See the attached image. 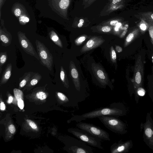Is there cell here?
<instances>
[{"instance_id": "6da1fadb", "label": "cell", "mask_w": 153, "mask_h": 153, "mask_svg": "<svg viewBox=\"0 0 153 153\" xmlns=\"http://www.w3.org/2000/svg\"><path fill=\"white\" fill-rule=\"evenodd\" d=\"M126 110L123 104L121 102H114L109 106L102 107L81 115H74L69 120L79 122L87 119L97 118L102 116H112L119 117L125 116Z\"/></svg>"}, {"instance_id": "7a4b0ae2", "label": "cell", "mask_w": 153, "mask_h": 153, "mask_svg": "<svg viewBox=\"0 0 153 153\" xmlns=\"http://www.w3.org/2000/svg\"><path fill=\"white\" fill-rule=\"evenodd\" d=\"M97 118L105 127L113 132L121 134L127 132L126 124L118 117L104 116Z\"/></svg>"}, {"instance_id": "3957f363", "label": "cell", "mask_w": 153, "mask_h": 153, "mask_svg": "<svg viewBox=\"0 0 153 153\" xmlns=\"http://www.w3.org/2000/svg\"><path fill=\"white\" fill-rule=\"evenodd\" d=\"M68 131L77 138L91 146L100 149H103L101 144L102 140L87 131L79 128H74L69 129Z\"/></svg>"}, {"instance_id": "277c9868", "label": "cell", "mask_w": 153, "mask_h": 153, "mask_svg": "<svg viewBox=\"0 0 153 153\" xmlns=\"http://www.w3.org/2000/svg\"><path fill=\"white\" fill-rule=\"evenodd\" d=\"M151 111L147 113L146 122L140 124V130L143 131V141L151 149L153 150V120Z\"/></svg>"}, {"instance_id": "5b68a950", "label": "cell", "mask_w": 153, "mask_h": 153, "mask_svg": "<svg viewBox=\"0 0 153 153\" xmlns=\"http://www.w3.org/2000/svg\"><path fill=\"white\" fill-rule=\"evenodd\" d=\"M35 43L37 53L41 64L50 71H51L53 63L52 55L42 42L36 40Z\"/></svg>"}, {"instance_id": "8992f818", "label": "cell", "mask_w": 153, "mask_h": 153, "mask_svg": "<svg viewBox=\"0 0 153 153\" xmlns=\"http://www.w3.org/2000/svg\"><path fill=\"white\" fill-rule=\"evenodd\" d=\"M144 78V65L141 56L139 55L136 59L132 82L134 89V94L139 88L142 87Z\"/></svg>"}, {"instance_id": "52a82bcc", "label": "cell", "mask_w": 153, "mask_h": 153, "mask_svg": "<svg viewBox=\"0 0 153 153\" xmlns=\"http://www.w3.org/2000/svg\"><path fill=\"white\" fill-rule=\"evenodd\" d=\"M76 126L101 139L110 141L109 134L105 131L93 124L80 122Z\"/></svg>"}, {"instance_id": "ba28073f", "label": "cell", "mask_w": 153, "mask_h": 153, "mask_svg": "<svg viewBox=\"0 0 153 153\" xmlns=\"http://www.w3.org/2000/svg\"><path fill=\"white\" fill-rule=\"evenodd\" d=\"M17 36L19 44L23 51L27 54L34 56L40 61L37 53L32 43L26 36L25 33L19 31L17 33Z\"/></svg>"}, {"instance_id": "9c48e42d", "label": "cell", "mask_w": 153, "mask_h": 153, "mask_svg": "<svg viewBox=\"0 0 153 153\" xmlns=\"http://www.w3.org/2000/svg\"><path fill=\"white\" fill-rule=\"evenodd\" d=\"M133 142L131 140L123 141L120 140L117 142L112 144L110 147L111 153H127L133 146Z\"/></svg>"}, {"instance_id": "30bf717a", "label": "cell", "mask_w": 153, "mask_h": 153, "mask_svg": "<svg viewBox=\"0 0 153 153\" xmlns=\"http://www.w3.org/2000/svg\"><path fill=\"white\" fill-rule=\"evenodd\" d=\"M0 38L1 45L7 47L10 45L12 41V36L4 27L0 28Z\"/></svg>"}, {"instance_id": "8fae6325", "label": "cell", "mask_w": 153, "mask_h": 153, "mask_svg": "<svg viewBox=\"0 0 153 153\" xmlns=\"http://www.w3.org/2000/svg\"><path fill=\"white\" fill-rule=\"evenodd\" d=\"M51 3L54 9L59 11L65 10L68 7L69 0H51Z\"/></svg>"}, {"instance_id": "7c38bea8", "label": "cell", "mask_w": 153, "mask_h": 153, "mask_svg": "<svg viewBox=\"0 0 153 153\" xmlns=\"http://www.w3.org/2000/svg\"><path fill=\"white\" fill-rule=\"evenodd\" d=\"M12 12L18 19L23 14L27 13L24 6L18 3L14 4L12 8Z\"/></svg>"}, {"instance_id": "4fadbf2b", "label": "cell", "mask_w": 153, "mask_h": 153, "mask_svg": "<svg viewBox=\"0 0 153 153\" xmlns=\"http://www.w3.org/2000/svg\"><path fill=\"white\" fill-rule=\"evenodd\" d=\"M102 40L98 38H92L87 41L86 45L82 48V51H84L92 49L100 44Z\"/></svg>"}, {"instance_id": "5bb4252c", "label": "cell", "mask_w": 153, "mask_h": 153, "mask_svg": "<svg viewBox=\"0 0 153 153\" xmlns=\"http://www.w3.org/2000/svg\"><path fill=\"white\" fill-rule=\"evenodd\" d=\"M12 65L11 64L9 63L6 66L2 75L0 84L2 85L7 82L9 80L11 74Z\"/></svg>"}, {"instance_id": "9a60e30c", "label": "cell", "mask_w": 153, "mask_h": 153, "mask_svg": "<svg viewBox=\"0 0 153 153\" xmlns=\"http://www.w3.org/2000/svg\"><path fill=\"white\" fill-rule=\"evenodd\" d=\"M140 19L146 22L150 25H153V12L147 11L138 13Z\"/></svg>"}, {"instance_id": "2e32d148", "label": "cell", "mask_w": 153, "mask_h": 153, "mask_svg": "<svg viewBox=\"0 0 153 153\" xmlns=\"http://www.w3.org/2000/svg\"><path fill=\"white\" fill-rule=\"evenodd\" d=\"M140 32L139 28H137L134 29L129 33L125 39L124 47H127L137 37Z\"/></svg>"}, {"instance_id": "e0dca14e", "label": "cell", "mask_w": 153, "mask_h": 153, "mask_svg": "<svg viewBox=\"0 0 153 153\" xmlns=\"http://www.w3.org/2000/svg\"><path fill=\"white\" fill-rule=\"evenodd\" d=\"M34 73L32 72H25L23 76L19 79H21L19 83V87L20 88L24 87L30 81Z\"/></svg>"}, {"instance_id": "ac0fdd59", "label": "cell", "mask_w": 153, "mask_h": 153, "mask_svg": "<svg viewBox=\"0 0 153 153\" xmlns=\"http://www.w3.org/2000/svg\"><path fill=\"white\" fill-rule=\"evenodd\" d=\"M51 39L56 45L62 48V44L60 38L56 33L53 30H51L49 33Z\"/></svg>"}, {"instance_id": "d6986e66", "label": "cell", "mask_w": 153, "mask_h": 153, "mask_svg": "<svg viewBox=\"0 0 153 153\" xmlns=\"http://www.w3.org/2000/svg\"><path fill=\"white\" fill-rule=\"evenodd\" d=\"M42 76L38 73H34L28 82L27 85L33 86L36 85L42 79Z\"/></svg>"}, {"instance_id": "ffe728a7", "label": "cell", "mask_w": 153, "mask_h": 153, "mask_svg": "<svg viewBox=\"0 0 153 153\" xmlns=\"http://www.w3.org/2000/svg\"><path fill=\"white\" fill-rule=\"evenodd\" d=\"M138 24V28L140 32L142 34H144L147 30L150 25L142 19Z\"/></svg>"}, {"instance_id": "44dd1931", "label": "cell", "mask_w": 153, "mask_h": 153, "mask_svg": "<svg viewBox=\"0 0 153 153\" xmlns=\"http://www.w3.org/2000/svg\"><path fill=\"white\" fill-rule=\"evenodd\" d=\"M8 56L6 52H1L0 53V73L2 71V67L7 59Z\"/></svg>"}, {"instance_id": "7402d4cb", "label": "cell", "mask_w": 153, "mask_h": 153, "mask_svg": "<svg viewBox=\"0 0 153 153\" xmlns=\"http://www.w3.org/2000/svg\"><path fill=\"white\" fill-rule=\"evenodd\" d=\"M20 24L22 25H25L30 21V18L27 13H25L18 18Z\"/></svg>"}, {"instance_id": "603a6c76", "label": "cell", "mask_w": 153, "mask_h": 153, "mask_svg": "<svg viewBox=\"0 0 153 153\" xmlns=\"http://www.w3.org/2000/svg\"><path fill=\"white\" fill-rule=\"evenodd\" d=\"M13 92L15 97L17 100L22 99L23 94L21 90L17 88H14L13 89Z\"/></svg>"}, {"instance_id": "cb8c5ba5", "label": "cell", "mask_w": 153, "mask_h": 153, "mask_svg": "<svg viewBox=\"0 0 153 153\" xmlns=\"http://www.w3.org/2000/svg\"><path fill=\"white\" fill-rule=\"evenodd\" d=\"M60 78L63 83L65 85H67L66 74L62 66H61L60 69Z\"/></svg>"}, {"instance_id": "d4e9b609", "label": "cell", "mask_w": 153, "mask_h": 153, "mask_svg": "<svg viewBox=\"0 0 153 153\" xmlns=\"http://www.w3.org/2000/svg\"><path fill=\"white\" fill-rule=\"evenodd\" d=\"M36 96L38 98L41 100L45 99L47 97L46 93L42 91H40L37 92Z\"/></svg>"}, {"instance_id": "484cf974", "label": "cell", "mask_w": 153, "mask_h": 153, "mask_svg": "<svg viewBox=\"0 0 153 153\" xmlns=\"http://www.w3.org/2000/svg\"><path fill=\"white\" fill-rule=\"evenodd\" d=\"M150 40L153 45V25H151L148 29Z\"/></svg>"}, {"instance_id": "4316f807", "label": "cell", "mask_w": 153, "mask_h": 153, "mask_svg": "<svg viewBox=\"0 0 153 153\" xmlns=\"http://www.w3.org/2000/svg\"><path fill=\"white\" fill-rule=\"evenodd\" d=\"M57 95L59 99L62 101H68V100L67 98L63 93L61 92H58Z\"/></svg>"}, {"instance_id": "83f0119b", "label": "cell", "mask_w": 153, "mask_h": 153, "mask_svg": "<svg viewBox=\"0 0 153 153\" xmlns=\"http://www.w3.org/2000/svg\"><path fill=\"white\" fill-rule=\"evenodd\" d=\"M71 74L72 77L74 78H76L78 76V72L75 68H72L71 70Z\"/></svg>"}, {"instance_id": "f1b7e54d", "label": "cell", "mask_w": 153, "mask_h": 153, "mask_svg": "<svg viewBox=\"0 0 153 153\" xmlns=\"http://www.w3.org/2000/svg\"><path fill=\"white\" fill-rule=\"evenodd\" d=\"M97 74L98 77L102 79H104L105 76L103 72L100 70H98L97 71Z\"/></svg>"}, {"instance_id": "f546056e", "label": "cell", "mask_w": 153, "mask_h": 153, "mask_svg": "<svg viewBox=\"0 0 153 153\" xmlns=\"http://www.w3.org/2000/svg\"><path fill=\"white\" fill-rule=\"evenodd\" d=\"M27 121L33 129H35L37 128V126L33 122L29 120H27Z\"/></svg>"}, {"instance_id": "4dcf8cb0", "label": "cell", "mask_w": 153, "mask_h": 153, "mask_svg": "<svg viewBox=\"0 0 153 153\" xmlns=\"http://www.w3.org/2000/svg\"><path fill=\"white\" fill-rule=\"evenodd\" d=\"M17 104L19 107L21 109H22L24 107V101L22 99L17 100Z\"/></svg>"}, {"instance_id": "1f68e13d", "label": "cell", "mask_w": 153, "mask_h": 153, "mask_svg": "<svg viewBox=\"0 0 153 153\" xmlns=\"http://www.w3.org/2000/svg\"><path fill=\"white\" fill-rule=\"evenodd\" d=\"M8 129L11 134L14 133L16 131V129L14 126L13 124H11L8 127Z\"/></svg>"}, {"instance_id": "d6a6232c", "label": "cell", "mask_w": 153, "mask_h": 153, "mask_svg": "<svg viewBox=\"0 0 153 153\" xmlns=\"http://www.w3.org/2000/svg\"><path fill=\"white\" fill-rule=\"evenodd\" d=\"M85 39V37L84 36H81L77 39L76 41L77 44H80Z\"/></svg>"}, {"instance_id": "836d02e7", "label": "cell", "mask_w": 153, "mask_h": 153, "mask_svg": "<svg viewBox=\"0 0 153 153\" xmlns=\"http://www.w3.org/2000/svg\"><path fill=\"white\" fill-rule=\"evenodd\" d=\"M111 30V28L108 26H104L102 28V30L104 32H109Z\"/></svg>"}, {"instance_id": "e575fe53", "label": "cell", "mask_w": 153, "mask_h": 153, "mask_svg": "<svg viewBox=\"0 0 153 153\" xmlns=\"http://www.w3.org/2000/svg\"><path fill=\"white\" fill-rule=\"evenodd\" d=\"M113 49L111 50V57L113 60L115 61L116 59V54L115 51Z\"/></svg>"}, {"instance_id": "d590c367", "label": "cell", "mask_w": 153, "mask_h": 153, "mask_svg": "<svg viewBox=\"0 0 153 153\" xmlns=\"http://www.w3.org/2000/svg\"><path fill=\"white\" fill-rule=\"evenodd\" d=\"M6 0H0V18L1 19V8L4 4Z\"/></svg>"}, {"instance_id": "8d00e7d4", "label": "cell", "mask_w": 153, "mask_h": 153, "mask_svg": "<svg viewBox=\"0 0 153 153\" xmlns=\"http://www.w3.org/2000/svg\"><path fill=\"white\" fill-rule=\"evenodd\" d=\"M149 95L150 99L153 103V82L152 85V90L150 91Z\"/></svg>"}, {"instance_id": "74e56055", "label": "cell", "mask_w": 153, "mask_h": 153, "mask_svg": "<svg viewBox=\"0 0 153 153\" xmlns=\"http://www.w3.org/2000/svg\"><path fill=\"white\" fill-rule=\"evenodd\" d=\"M0 108L1 110H4L5 109V105L3 102H1Z\"/></svg>"}, {"instance_id": "f35d334b", "label": "cell", "mask_w": 153, "mask_h": 153, "mask_svg": "<svg viewBox=\"0 0 153 153\" xmlns=\"http://www.w3.org/2000/svg\"><path fill=\"white\" fill-rule=\"evenodd\" d=\"M115 48L117 51L118 53H120L122 51V48L119 46H116Z\"/></svg>"}, {"instance_id": "ab89813d", "label": "cell", "mask_w": 153, "mask_h": 153, "mask_svg": "<svg viewBox=\"0 0 153 153\" xmlns=\"http://www.w3.org/2000/svg\"><path fill=\"white\" fill-rule=\"evenodd\" d=\"M118 23V21L117 20H113L111 21L110 22V24L112 26H116Z\"/></svg>"}, {"instance_id": "60d3db41", "label": "cell", "mask_w": 153, "mask_h": 153, "mask_svg": "<svg viewBox=\"0 0 153 153\" xmlns=\"http://www.w3.org/2000/svg\"><path fill=\"white\" fill-rule=\"evenodd\" d=\"M13 100V97L10 96L9 97L8 102L9 103H10L12 102Z\"/></svg>"}, {"instance_id": "b9f144b4", "label": "cell", "mask_w": 153, "mask_h": 153, "mask_svg": "<svg viewBox=\"0 0 153 153\" xmlns=\"http://www.w3.org/2000/svg\"><path fill=\"white\" fill-rule=\"evenodd\" d=\"M122 0H113V3L115 4L117 2H119L121 1Z\"/></svg>"}, {"instance_id": "7bdbcfd3", "label": "cell", "mask_w": 153, "mask_h": 153, "mask_svg": "<svg viewBox=\"0 0 153 153\" xmlns=\"http://www.w3.org/2000/svg\"><path fill=\"white\" fill-rule=\"evenodd\" d=\"M82 25H83V23H80V22H79L78 25V27H81L82 26Z\"/></svg>"}, {"instance_id": "ee69618b", "label": "cell", "mask_w": 153, "mask_h": 153, "mask_svg": "<svg viewBox=\"0 0 153 153\" xmlns=\"http://www.w3.org/2000/svg\"><path fill=\"white\" fill-rule=\"evenodd\" d=\"M84 21L82 19H80L79 20V22L83 23H84Z\"/></svg>"}, {"instance_id": "f6af8a7d", "label": "cell", "mask_w": 153, "mask_h": 153, "mask_svg": "<svg viewBox=\"0 0 153 153\" xmlns=\"http://www.w3.org/2000/svg\"><path fill=\"white\" fill-rule=\"evenodd\" d=\"M152 62H153V56L152 57Z\"/></svg>"}]
</instances>
